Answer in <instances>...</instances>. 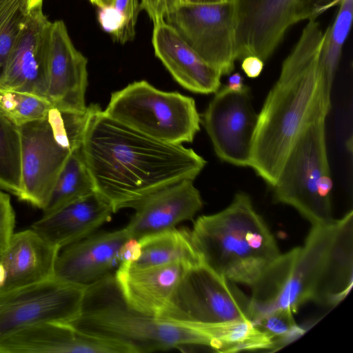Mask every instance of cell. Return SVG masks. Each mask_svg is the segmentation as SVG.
I'll list each match as a JSON object with an SVG mask.
<instances>
[{
  "instance_id": "obj_37",
  "label": "cell",
  "mask_w": 353,
  "mask_h": 353,
  "mask_svg": "<svg viewBox=\"0 0 353 353\" xmlns=\"http://www.w3.org/2000/svg\"><path fill=\"white\" fill-rule=\"evenodd\" d=\"M241 68L244 73L250 78H256L261 73L264 61L256 56L250 55L242 60Z\"/></svg>"
},
{
  "instance_id": "obj_42",
  "label": "cell",
  "mask_w": 353,
  "mask_h": 353,
  "mask_svg": "<svg viewBox=\"0 0 353 353\" xmlns=\"http://www.w3.org/2000/svg\"><path fill=\"white\" fill-rule=\"evenodd\" d=\"M7 279V271L4 265L0 261V289L4 285Z\"/></svg>"
},
{
  "instance_id": "obj_15",
  "label": "cell",
  "mask_w": 353,
  "mask_h": 353,
  "mask_svg": "<svg viewBox=\"0 0 353 353\" xmlns=\"http://www.w3.org/2000/svg\"><path fill=\"white\" fill-rule=\"evenodd\" d=\"M88 60L73 45L62 20L51 23L46 99L63 111L86 110Z\"/></svg>"
},
{
  "instance_id": "obj_41",
  "label": "cell",
  "mask_w": 353,
  "mask_h": 353,
  "mask_svg": "<svg viewBox=\"0 0 353 353\" xmlns=\"http://www.w3.org/2000/svg\"><path fill=\"white\" fill-rule=\"evenodd\" d=\"M99 8L112 6L114 0H88Z\"/></svg>"
},
{
  "instance_id": "obj_8",
  "label": "cell",
  "mask_w": 353,
  "mask_h": 353,
  "mask_svg": "<svg viewBox=\"0 0 353 353\" xmlns=\"http://www.w3.org/2000/svg\"><path fill=\"white\" fill-rule=\"evenodd\" d=\"M327 114L317 110L296 139L272 187L277 202L296 210L312 225L333 221L331 201L319 192L321 177L330 172L325 121Z\"/></svg>"
},
{
  "instance_id": "obj_35",
  "label": "cell",
  "mask_w": 353,
  "mask_h": 353,
  "mask_svg": "<svg viewBox=\"0 0 353 353\" xmlns=\"http://www.w3.org/2000/svg\"><path fill=\"white\" fill-rule=\"evenodd\" d=\"M98 21L102 28L116 41L124 25L121 14L113 7L99 8Z\"/></svg>"
},
{
  "instance_id": "obj_22",
  "label": "cell",
  "mask_w": 353,
  "mask_h": 353,
  "mask_svg": "<svg viewBox=\"0 0 353 353\" xmlns=\"http://www.w3.org/2000/svg\"><path fill=\"white\" fill-rule=\"evenodd\" d=\"M59 250L31 228L14 232L0 252V261L7 271L6 281L0 292L54 277Z\"/></svg>"
},
{
  "instance_id": "obj_4",
  "label": "cell",
  "mask_w": 353,
  "mask_h": 353,
  "mask_svg": "<svg viewBox=\"0 0 353 353\" xmlns=\"http://www.w3.org/2000/svg\"><path fill=\"white\" fill-rule=\"evenodd\" d=\"M68 323L87 335L124 345L131 353L188 345L208 347L201 325L172 323L132 307L114 274L85 288L79 314Z\"/></svg>"
},
{
  "instance_id": "obj_3",
  "label": "cell",
  "mask_w": 353,
  "mask_h": 353,
  "mask_svg": "<svg viewBox=\"0 0 353 353\" xmlns=\"http://www.w3.org/2000/svg\"><path fill=\"white\" fill-rule=\"evenodd\" d=\"M190 239L207 266L233 283L251 287L281 254L250 197L237 193L224 210L199 216Z\"/></svg>"
},
{
  "instance_id": "obj_40",
  "label": "cell",
  "mask_w": 353,
  "mask_h": 353,
  "mask_svg": "<svg viewBox=\"0 0 353 353\" xmlns=\"http://www.w3.org/2000/svg\"><path fill=\"white\" fill-rule=\"evenodd\" d=\"M181 4H208L224 1L225 0H179Z\"/></svg>"
},
{
  "instance_id": "obj_36",
  "label": "cell",
  "mask_w": 353,
  "mask_h": 353,
  "mask_svg": "<svg viewBox=\"0 0 353 353\" xmlns=\"http://www.w3.org/2000/svg\"><path fill=\"white\" fill-rule=\"evenodd\" d=\"M141 255V245L138 239L130 238L125 241L119 251V259L121 263L132 264ZM119 263V264H120Z\"/></svg>"
},
{
  "instance_id": "obj_1",
  "label": "cell",
  "mask_w": 353,
  "mask_h": 353,
  "mask_svg": "<svg viewBox=\"0 0 353 353\" xmlns=\"http://www.w3.org/2000/svg\"><path fill=\"white\" fill-rule=\"evenodd\" d=\"M81 152L95 190L114 212L184 179L206 164L194 150L149 137L111 118L95 105Z\"/></svg>"
},
{
  "instance_id": "obj_13",
  "label": "cell",
  "mask_w": 353,
  "mask_h": 353,
  "mask_svg": "<svg viewBox=\"0 0 353 353\" xmlns=\"http://www.w3.org/2000/svg\"><path fill=\"white\" fill-rule=\"evenodd\" d=\"M299 0H234L236 59L250 55L267 61L295 24Z\"/></svg>"
},
{
  "instance_id": "obj_9",
  "label": "cell",
  "mask_w": 353,
  "mask_h": 353,
  "mask_svg": "<svg viewBox=\"0 0 353 353\" xmlns=\"http://www.w3.org/2000/svg\"><path fill=\"white\" fill-rule=\"evenodd\" d=\"M159 318L185 325L251 321L250 299L200 259L186 265Z\"/></svg>"
},
{
  "instance_id": "obj_19",
  "label": "cell",
  "mask_w": 353,
  "mask_h": 353,
  "mask_svg": "<svg viewBox=\"0 0 353 353\" xmlns=\"http://www.w3.org/2000/svg\"><path fill=\"white\" fill-rule=\"evenodd\" d=\"M152 42L156 57L183 88L205 94L219 90L221 71L200 57L165 21L154 25Z\"/></svg>"
},
{
  "instance_id": "obj_38",
  "label": "cell",
  "mask_w": 353,
  "mask_h": 353,
  "mask_svg": "<svg viewBox=\"0 0 353 353\" xmlns=\"http://www.w3.org/2000/svg\"><path fill=\"white\" fill-rule=\"evenodd\" d=\"M245 86L241 74L239 72H235L229 77L225 88L232 91H241Z\"/></svg>"
},
{
  "instance_id": "obj_39",
  "label": "cell",
  "mask_w": 353,
  "mask_h": 353,
  "mask_svg": "<svg viewBox=\"0 0 353 353\" xmlns=\"http://www.w3.org/2000/svg\"><path fill=\"white\" fill-rule=\"evenodd\" d=\"M23 6L26 14L32 10L42 7L43 0H22Z\"/></svg>"
},
{
  "instance_id": "obj_20",
  "label": "cell",
  "mask_w": 353,
  "mask_h": 353,
  "mask_svg": "<svg viewBox=\"0 0 353 353\" xmlns=\"http://www.w3.org/2000/svg\"><path fill=\"white\" fill-rule=\"evenodd\" d=\"M114 210L94 192L43 216L31 228L59 250L94 234L108 221Z\"/></svg>"
},
{
  "instance_id": "obj_21",
  "label": "cell",
  "mask_w": 353,
  "mask_h": 353,
  "mask_svg": "<svg viewBox=\"0 0 353 353\" xmlns=\"http://www.w3.org/2000/svg\"><path fill=\"white\" fill-rule=\"evenodd\" d=\"M186 265L182 262H174L137 268L121 263L114 276L123 297L132 307L159 318Z\"/></svg>"
},
{
  "instance_id": "obj_16",
  "label": "cell",
  "mask_w": 353,
  "mask_h": 353,
  "mask_svg": "<svg viewBox=\"0 0 353 353\" xmlns=\"http://www.w3.org/2000/svg\"><path fill=\"white\" fill-rule=\"evenodd\" d=\"M131 238L125 228L92 234L59 250L54 277L61 281L86 288L112 274L119 265V251Z\"/></svg>"
},
{
  "instance_id": "obj_33",
  "label": "cell",
  "mask_w": 353,
  "mask_h": 353,
  "mask_svg": "<svg viewBox=\"0 0 353 353\" xmlns=\"http://www.w3.org/2000/svg\"><path fill=\"white\" fill-rule=\"evenodd\" d=\"M342 0H299L296 21L315 20L330 8L339 5Z\"/></svg>"
},
{
  "instance_id": "obj_31",
  "label": "cell",
  "mask_w": 353,
  "mask_h": 353,
  "mask_svg": "<svg viewBox=\"0 0 353 353\" xmlns=\"http://www.w3.org/2000/svg\"><path fill=\"white\" fill-rule=\"evenodd\" d=\"M112 6L121 14L124 21L123 28L116 41L124 44L135 37L136 25L141 10L140 3L139 0H114Z\"/></svg>"
},
{
  "instance_id": "obj_30",
  "label": "cell",
  "mask_w": 353,
  "mask_h": 353,
  "mask_svg": "<svg viewBox=\"0 0 353 353\" xmlns=\"http://www.w3.org/2000/svg\"><path fill=\"white\" fill-rule=\"evenodd\" d=\"M293 314L290 310H276L261 316L252 323L271 336L276 345L277 341L287 340L301 331Z\"/></svg>"
},
{
  "instance_id": "obj_14",
  "label": "cell",
  "mask_w": 353,
  "mask_h": 353,
  "mask_svg": "<svg viewBox=\"0 0 353 353\" xmlns=\"http://www.w3.org/2000/svg\"><path fill=\"white\" fill-rule=\"evenodd\" d=\"M51 23L42 7L30 11L0 77V87L46 99Z\"/></svg>"
},
{
  "instance_id": "obj_32",
  "label": "cell",
  "mask_w": 353,
  "mask_h": 353,
  "mask_svg": "<svg viewBox=\"0 0 353 353\" xmlns=\"http://www.w3.org/2000/svg\"><path fill=\"white\" fill-rule=\"evenodd\" d=\"M15 214L10 196L0 190V252L14 233Z\"/></svg>"
},
{
  "instance_id": "obj_17",
  "label": "cell",
  "mask_w": 353,
  "mask_h": 353,
  "mask_svg": "<svg viewBox=\"0 0 353 353\" xmlns=\"http://www.w3.org/2000/svg\"><path fill=\"white\" fill-rule=\"evenodd\" d=\"M193 181L184 179L164 187L134 205L135 212L125 227L130 237L139 239L192 219L203 207Z\"/></svg>"
},
{
  "instance_id": "obj_23",
  "label": "cell",
  "mask_w": 353,
  "mask_h": 353,
  "mask_svg": "<svg viewBox=\"0 0 353 353\" xmlns=\"http://www.w3.org/2000/svg\"><path fill=\"white\" fill-rule=\"evenodd\" d=\"M353 284V212L339 219L313 301L334 307L349 294Z\"/></svg>"
},
{
  "instance_id": "obj_2",
  "label": "cell",
  "mask_w": 353,
  "mask_h": 353,
  "mask_svg": "<svg viewBox=\"0 0 353 353\" xmlns=\"http://www.w3.org/2000/svg\"><path fill=\"white\" fill-rule=\"evenodd\" d=\"M323 32L315 20L303 28L258 116L250 165L268 185L276 183L300 132L319 109V59Z\"/></svg>"
},
{
  "instance_id": "obj_25",
  "label": "cell",
  "mask_w": 353,
  "mask_h": 353,
  "mask_svg": "<svg viewBox=\"0 0 353 353\" xmlns=\"http://www.w3.org/2000/svg\"><path fill=\"white\" fill-rule=\"evenodd\" d=\"M141 255L131 266L144 268L182 262L190 265L200 258L193 247L190 232L174 228L145 236L138 239Z\"/></svg>"
},
{
  "instance_id": "obj_24",
  "label": "cell",
  "mask_w": 353,
  "mask_h": 353,
  "mask_svg": "<svg viewBox=\"0 0 353 353\" xmlns=\"http://www.w3.org/2000/svg\"><path fill=\"white\" fill-rule=\"evenodd\" d=\"M353 18V0H342L332 24L323 32L319 59V101L328 112L331 90L342 50L349 34Z\"/></svg>"
},
{
  "instance_id": "obj_34",
  "label": "cell",
  "mask_w": 353,
  "mask_h": 353,
  "mask_svg": "<svg viewBox=\"0 0 353 353\" xmlns=\"http://www.w3.org/2000/svg\"><path fill=\"white\" fill-rule=\"evenodd\" d=\"M181 5L179 0H141L140 8L144 10L156 25Z\"/></svg>"
},
{
  "instance_id": "obj_6",
  "label": "cell",
  "mask_w": 353,
  "mask_h": 353,
  "mask_svg": "<svg viewBox=\"0 0 353 353\" xmlns=\"http://www.w3.org/2000/svg\"><path fill=\"white\" fill-rule=\"evenodd\" d=\"M339 219L312 225L303 245L280 254L250 287V315L253 322L280 309L296 312L313 301L334 239Z\"/></svg>"
},
{
  "instance_id": "obj_29",
  "label": "cell",
  "mask_w": 353,
  "mask_h": 353,
  "mask_svg": "<svg viewBox=\"0 0 353 353\" xmlns=\"http://www.w3.org/2000/svg\"><path fill=\"white\" fill-rule=\"evenodd\" d=\"M26 16L22 0H0V77Z\"/></svg>"
},
{
  "instance_id": "obj_12",
  "label": "cell",
  "mask_w": 353,
  "mask_h": 353,
  "mask_svg": "<svg viewBox=\"0 0 353 353\" xmlns=\"http://www.w3.org/2000/svg\"><path fill=\"white\" fill-rule=\"evenodd\" d=\"M215 93L201 123L219 159L236 166H250L259 114L249 88L232 91L224 87Z\"/></svg>"
},
{
  "instance_id": "obj_26",
  "label": "cell",
  "mask_w": 353,
  "mask_h": 353,
  "mask_svg": "<svg viewBox=\"0 0 353 353\" xmlns=\"http://www.w3.org/2000/svg\"><path fill=\"white\" fill-rule=\"evenodd\" d=\"M96 192L92 176L84 162L81 148L74 151L61 170L43 214Z\"/></svg>"
},
{
  "instance_id": "obj_5",
  "label": "cell",
  "mask_w": 353,
  "mask_h": 353,
  "mask_svg": "<svg viewBox=\"0 0 353 353\" xmlns=\"http://www.w3.org/2000/svg\"><path fill=\"white\" fill-rule=\"evenodd\" d=\"M95 104L82 112L52 107L47 115L19 126L21 140L19 200L44 210L70 154L81 148Z\"/></svg>"
},
{
  "instance_id": "obj_10",
  "label": "cell",
  "mask_w": 353,
  "mask_h": 353,
  "mask_svg": "<svg viewBox=\"0 0 353 353\" xmlns=\"http://www.w3.org/2000/svg\"><path fill=\"white\" fill-rule=\"evenodd\" d=\"M206 63L230 74L234 68V0L208 4H181L165 18Z\"/></svg>"
},
{
  "instance_id": "obj_7",
  "label": "cell",
  "mask_w": 353,
  "mask_h": 353,
  "mask_svg": "<svg viewBox=\"0 0 353 353\" xmlns=\"http://www.w3.org/2000/svg\"><path fill=\"white\" fill-rule=\"evenodd\" d=\"M103 112L149 137L172 144L192 142L200 130L194 99L159 90L144 80L112 92Z\"/></svg>"
},
{
  "instance_id": "obj_27",
  "label": "cell",
  "mask_w": 353,
  "mask_h": 353,
  "mask_svg": "<svg viewBox=\"0 0 353 353\" xmlns=\"http://www.w3.org/2000/svg\"><path fill=\"white\" fill-rule=\"evenodd\" d=\"M0 187L21 195V140L19 126L0 112Z\"/></svg>"
},
{
  "instance_id": "obj_11",
  "label": "cell",
  "mask_w": 353,
  "mask_h": 353,
  "mask_svg": "<svg viewBox=\"0 0 353 353\" xmlns=\"http://www.w3.org/2000/svg\"><path fill=\"white\" fill-rule=\"evenodd\" d=\"M84 289L52 277L0 292V339L43 322L68 323L79 314Z\"/></svg>"
},
{
  "instance_id": "obj_18",
  "label": "cell",
  "mask_w": 353,
  "mask_h": 353,
  "mask_svg": "<svg viewBox=\"0 0 353 353\" xmlns=\"http://www.w3.org/2000/svg\"><path fill=\"white\" fill-rule=\"evenodd\" d=\"M131 353L125 346L82 333L68 323H37L0 339V353Z\"/></svg>"
},
{
  "instance_id": "obj_28",
  "label": "cell",
  "mask_w": 353,
  "mask_h": 353,
  "mask_svg": "<svg viewBox=\"0 0 353 353\" xmlns=\"http://www.w3.org/2000/svg\"><path fill=\"white\" fill-rule=\"evenodd\" d=\"M51 108L43 98L0 87V112L17 126L45 117Z\"/></svg>"
}]
</instances>
